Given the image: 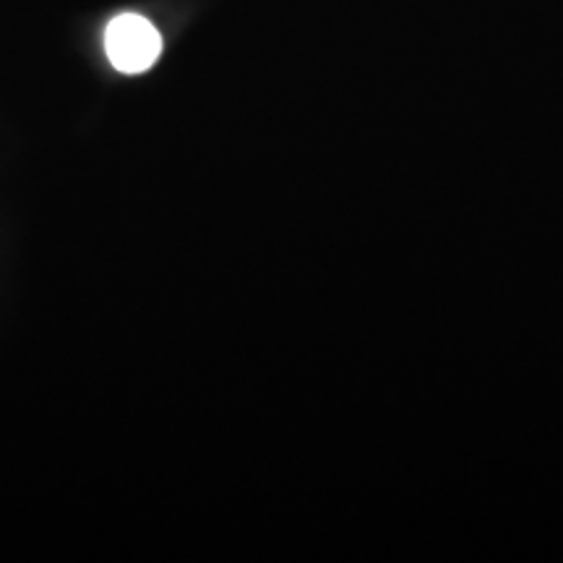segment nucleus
Returning <instances> with one entry per match:
<instances>
[{"label": "nucleus", "mask_w": 563, "mask_h": 563, "mask_svg": "<svg viewBox=\"0 0 563 563\" xmlns=\"http://www.w3.org/2000/svg\"><path fill=\"white\" fill-rule=\"evenodd\" d=\"M104 53L121 74H144L162 55L157 26L139 13H121L104 30Z\"/></svg>", "instance_id": "obj_1"}]
</instances>
